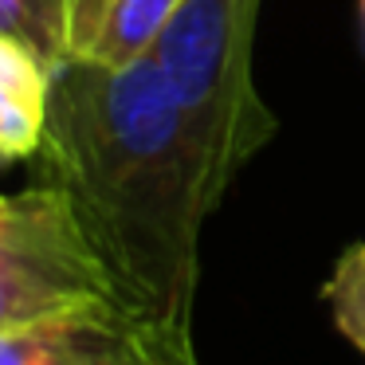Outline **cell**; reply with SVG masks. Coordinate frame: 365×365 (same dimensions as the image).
Returning a JSON list of instances; mask_svg holds the SVG:
<instances>
[{
  "mask_svg": "<svg viewBox=\"0 0 365 365\" xmlns=\"http://www.w3.org/2000/svg\"><path fill=\"white\" fill-rule=\"evenodd\" d=\"M32 165L71 200L118 299L192 330L200 232L216 208L158 63L59 59Z\"/></svg>",
  "mask_w": 365,
  "mask_h": 365,
  "instance_id": "obj_1",
  "label": "cell"
},
{
  "mask_svg": "<svg viewBox=\"0 0 365 365\" xmlns=\"http://www.w3.org/2000/svg\"><path fill=\"white\" fill-rule=\"evenodd\" d=\"M263 0H189L150 59L165 79L212 208L240 169L275 138V114L255 91L252 48Z\"/></svg>",
  "mask_w": 365,
  "mask_h": 365,
  "instance_id": "obj_2",
  "label": "cell"
},
{
  "mask_svg": "<svg viewBox=\"0 0 365 365\" xmlns=\"http://www.w3.org/2000/svg\"><path fill=\"white\" fill-rule=\"evenodd\" d=\"M118 299L71 200L51 181L0 192V334Z\"/></svg>",
  "mask_w": 365,
  "mask_h": 365,
  "instance_id": "obj_3",
  "label": "cell"
},
{
  "mask_svg": "<svg viewBox=\"0 0 365 365\" xmlns=\"http://www.w3.org/2000/svg\"><path fill=\"white\" fill-rule=\"evenodd\" d=\"M0 365H200L192 330L122 299L0 334Z\"/></svg>",
  "mask_w": 365,
  "mask_h": 365,
  "instance_id": "obj_4",
  "label": "cell"
},
{
  "mask_svg": "<svg viewBox=\"0 0 365 365\" xmlns=\"http://www.w3.org/2000/svg\"><path fill=\"white\" fill-rule=\"evenodd\" d=\"M51 63L36 43L0 32V165L36 161L48 134Z\"/></svg>",
  "mask_w": 365,
  "mask_h": 365,
  "instance_id": "obj_5",
  "label": "cell"
},
{
  "mask_svg": "<svg viewBox=\"0 0 365 365\" xmlns=\"http://www.w3.org/2000/svg\"><path fill=\"white\" fill-rule=\"evenodd\" d=\"M189 0H110L95 43L87 48V59H98V63L110 67L145 59L158 43V36L165 32V24Z\"/></svg>",
  "mask_w": 365,
  "mask_h": 365,
  "instance_id": "obj_6",
  "label": "cell"
},
{
  "mask_svg": "<svg viewBox=\"0 0 365 365\" xmlns=\"http://www.w3.org/2000/svg\"><path fill=\"white\" fill-rule=\"evenodd\" d=\"M322 299L330 302L334 326L365 354V255L361 247H349L334 263L330 279L322 287Z\"/></svg>",
  "mask_w": 365,
  "mask_h": 365,
  "instance_id": "obj_7",
  "label": "cell"
},
{
  "mask_svg": "<svg viewBox=\"0 0 365 365\" xmlns=\"http://www.w3.org/2000/svg\"><path fill=\"white\" fill-rule=\"evenodd\" d=\"M24 9L43 56L51 63L71 59V4L67 0H24Z\"/></svg>",
  "mask_w": 365,
  "mask_h": 365,
  "instance_id": "obj_8",
  "label": "cell"
},
{
  "mask_svg": "<svg viewBox=\"0 0 365 365\" xmlns=\"http://www.w3.org/2000/svg\"><path fill=\"white\" fill-rule=\"evenodd\" d=\"M110 0H71V56H87Z\"/></svg>",
  "mask_w": 365,
  "mask_h": 365,
  "instance_id": "obj_9",
  "label": "cell"
},
{
  "mask_svg": "<svg viewBox=\"0 0 365 365\" xmlns=\"http://www.w3.org/2000/svg\"><path fill=\"white\" fill-rule=\"evenodd\" d=\"M0 32L36 43V28H32V20H28L24 0H0ZM36 48H40V43H36Z\"/></svg>",
  "mask_w": 365,
  "mask_h": 365,
  "instance_id": "obj_10",
  "label": "cell"
},
{
  "mask_svg": "<svg viewBox=\"0 0 365 365\" xmlns=\"http://www.w3.org/2000/svg\"><path fill=\"white\" fill-rule=\"evenodd\" d=\"M361 24H365V0H361Z\"/></svg>",
  "mask_w": 365,
  "mask_h": 365,
  "instance_id": "obj_11",
  "label": "cell"
},
{
  "mask_svg": "<svg viewBox=\"0 0 365 365\" xmlns=\"http://www.w3.org/2000/svg\"><path fill=\"white\" fill-rule=\"evenodd\" d=\"M357 247H361V255H365V244H357Z\"/></svg>",
  "mask_w": 365,
  "mask_h": 365,
  "instance_id": "obj_12",
  "label": "cell"
},
{
  "mask_svg": "<svg viewBox=\"0 0 365 365\" xmlns=\"http://www.w3.org/2000/svg\"><path fill=\"white\" fill-rule=\"evenodd\" d=\"M67 4H71V0H67Z\"/></svg>",
  "mask_w": 365,
  "mask_h": 365,
  "instance_id": "obj_13",
  "label": "cell"
}]
</instances>
